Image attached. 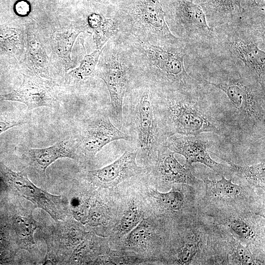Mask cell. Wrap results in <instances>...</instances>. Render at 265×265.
I'll use <instances>...</instances> for the list:
<instances>
[{"mask_svg":"<svg viewBox=\"0 0 265 265\" xmlns=\"http://www.w3.org/2000/svg\"><path fill=\"white\" fill-rule=\"evenodd\" d=\"M10 183L21 195L37 207L47 212L54 220H60L63 214V200L61 196L52 195L36 186L24 174L5 168Z\"/></svg>","mask_w":265,"mask_h":265,"instance_id":"cell-11","label":"cell"},{"mask_svg":"<svg viewBox=\"0 0 265 265\" xmlns=\"http://www.w3.org/2000/svg\"><path fill=\"white\" fill-rule=\"evenodd\" d=\"M96 74L104 81L107 87L112 117L118 124L121 125L124 99L128 88V79L118 56L112 55L109 61Z\"/></svg>","mask_w":265,"mask_h":265,"instance_id":"cell-10","label":"cell"},{"mask_svg":"<svg viewBox=\"0 0 265 265\" xmlns=\"http://www.w3.org/2000/svg\"><path fill=\"white\" fill-rule=\"evenodd\" d=\"M206 194L209 197L222 199H234L241 195L242 189L240 186L232 182V179H226L224 176L219 180H204Z\"/></svg>","mask_w":265,"mask_h":265,"instance_id":"cell-18","label":"cell"},{"mask_svg":"<svg viewBox=\"0 0 265 265\" xmlns=\"http://www.w3.org/2000/svg\"><path fill=\"white\" fill-rule=\"evenodd\" d=\"M103 49L104 47L99 48L91 54L86 55L80 65L69 73L70 80L79 81L93 74Z\"/></svg>","mask_w":265,"mask_h":265,"instance_id":"cell-20","label":"cell"},{"mask_svg":"<svg viewBox=\"0 0 265 265\" xmlns=\"http://www.w3.org/2000/svg\"><path fill=\"white\" fill-rule=\"evenodd\" d=\"M144 49L148 78L154 92L189 94L207 91V85L185 68V58L190 50L183 41L161 46L147 42Z\"/></svg>","mask_w":265,"mask_h":265,"instance_id":"cell-4","label":"cell"},{"mask_svg":"<svg viewBox=\"0 0 265 265\" xmlns=\"http://www.w3.org/2000/svg\"><path fill=\"white\" fill-rule=\"evenodd\" d=\"M89 26L93 29V38L98 48L104 47L109 39L116 32V23L110 19L93 13L88 19Z\"/></svg>","mask_w":265,"mask_h":265,"instance_id":"cell-17","label":"cell"},{"mask_svg":"<svg viewBox=\"0 0 265 265\" xmlns=\"http://www.w3.org/2000/svg\"><path fill=\"white\" fill-rule=\"evenodd\" d=\"M131 139V136L116 128L109 118L99 115L83 127L78 144L86 154L94 156L104 146L112 141Z\"/></svg>","mask_w":265,"mask_h":265,"instance_id":"cell-9","label":"cell"},{"mask_svg":"<svg viewBox=\"0 0 265 265\" xmlns=\"http://www.w3.org/2000/svg\"><path fill=\"white\" fill-rule=\"evenodd\" d=\"M78 142L74 140H63L44 148L29 149L28 151L30 158L44 172L56 159L62 158L76 159Z\"/></svg>","mask_w":265,"mask_h":265,"instance_id":"cell-16","label":"cell"},{"mask_svg":"<svg viewBox=\"0 0 265 265\" xmlns=\"http://www.w3.org/2000/svg\"><path fill=\"white\" fill-rule=\"evenodd\" d=\"M149 227L147 223L142 221L130 232L126 240L129 246H137L143 243L149 235Z\"/></svg>","mask_w":265,"mask_h":265,"instance_id":"cell-26","label":"cell"},{"mask_svg":"<svg viewBox=\"0 0 265 265\" xmlns=\"http://www.w3.org/2000/svg\"><path fill=\"white\" fill-rule=\"evenodd\" d=\"M170 23L177 37L191 50H207L211 47L213 29L207 23L202 7L192 0H178Z\"/></svg>","mask_w":265,"mask_h":265,"instance_id":"cell-5","label":"cell"},{"mask_svg":"<svg viewBox=\"0 0 265 265\" xmlns=\"http://www.w3.org/2000/svg\"><path fill=\"white\" fill-rule=\"evenodd\" d=\"M137 152L126 151L119 159L102 168L89 172L90 175L105 185L116 184L137 174L139 167L135 162Z\"/></svg>","mask_w":265,"mask_h":265,"instance_id":"cell-14","label":"cell"},{"mask_svg":"<svg viewBox=\"0 0 265 265\" xmlns=\"http://www.w3.org/2000/svg\"><path fill=\"white\" fill-rule=\"evenodd\" d=\"M22 124V122H9L0 121V134L12 127Z\"/></svg>","mask_w":265,"mask_h":265,"instance_id":"cell-28","label":"cell"},{"mask_svg":"<svg viewBox=\"0 0 265 265\" xmlns=\"http://www.w3.org/2000/svg\"><path fill=\"white\" fill-rule=\"evenodd\" d=\"M134 12L136 20L161 45L176 44L182 41L170 30L159 0H137Z\"/></svg>","mask_w":265,"mask_h":265,"instance_id":"cell-8","label":"cell"},{"mask_svg":"<svg viewBox=\"0 0 265 265\" xmlns=\"http://www.w3.org/2000/svg\"><path fill=\"white\" fill-rule=\"evenodd\" d=\"M156 158L159 174L164 181L190 185L200 182L192 173L191 168L181 165L165 144L159 149Z\"/></svg>","mask_w":265,"mask_h":265,"instance_id":"cell-13","label":"cell"},{"mask_svg":"<svg viewBox=\"0 0 265 265\" xmlns=\"http://www.w3.org/2000/svg\"><path fill=\"white\" fill-rule=\"evenodd\" d=\"M0 100L23 103L32 109L52 106L55 99L50 88L37 78L25 76L21 86L10 93L0 95Z\"/></svg>","mask_w":265,"mask_h":265,"instance_id":"cell-12","label":"cell"},{"mask_svg":"<svg viewBox=\"0 0 265 265\" xmlns=\"http://www.w3.org/2000/svg\"><path fill=\"white\" fill-rule=\"evenodd\" d=\"M208 25L212 28L241 18V0H201Z\"/></svg>","mask_w":265,"mask_h":265,"instance_id":"cell-15","label":"cell"},{"mask_svg":"<svg viewBox=\"0 0 265 265\" xmlns=\"http://www.w3.org/2000/svg\"><path fill=\"white\" fill-rule=\"evenodd\" d=\"M210 56L216 69L201 81L220 89L228 98L227 117L243 132L265 138V89L238 60Z\"/></svg>","mask_w":265,"mask_h":265,"instance_id":"cell-1","label":"cell"},{"mask_svg":"<svg viewBox=\"0 0 265 265\" xmlns=\"http://www.w3.org/2000/svg\"><path fill=\"white\" fill-rule=\"evenodd\" d=\"M234 254L240 264H256L255 257L248 246H245L240 243H238L234 249Z\"/></svg>","mask_w":265,"mask_h":265,"instance_id":"cell-27","label":"cell"},{"mask_svg":"<svg viewBox=\"0 0 265 265\" xmlns=\"http://www.w3.org/2000/svg\"><path fill=\"white\" fill-rule=\"evenodd\" d=\"M209 53L241 61L265 89V31L241 19L213 27Z\"/></svg>","mask_w":265,"mask_h":265,"instance_id":"cell-3","label":"cell"},{"mask_svg":"<svg viewBox=\"0 0 265 265\" xmlns=\"http://www.w3.org/2000/svg\"><path fill=\"white\" fill-rule=\"evenodd\" d=\"M15 227L22 244L27 246L34 243L33 235L37 226L31 217L18 216L15 221Z\"/></svg>","mask_w":265,"mask_h":265,"instance_id":"cell-21","label":"cell"},{"mask_svg":"<svg viewBox=\"0 0 265 265\" xmlns=\"http://www.w3.org/2000/svg\"><path fill=\"white\" fill-rule=\"evenodd\" d=\"M134 105L137 145L143 154L156 157L158 150L165 144L168 136L159 118L155 92L152 94L149 88H146Z\"/></svg>","mask_w":265,"mask_h":265,"instance_id":"cell-6","label":"cell"},{"mask_svg":"<svg viewBox=\"0 0 265 265\" xmlns=\"http://www.w3.org/2000/svg\"><path fill=\"white\" fill-rule=\"evenodd\" d=\"M140 212L135 206H132L123 215L118 229L121 232H130L140 222Z\"/></svg>","mask_w":265,"mask_h":265,"instance_id":"cell-25","label":"cell"},{"mask_svg":"<svg viewBox=\"0 0 265 265\" xmlns=\"http://www.w3.org/2000/svg\"><path fill=\"white\" fill-rule=\"evenodd\" d=\"M230 172L250 185L265 189V161L250 166H240L228 161Z\"/></svg>","mask_w":265,"mask_h":265,"instance_id":"cell-19","label":"cell"},{"mask_svg":"<svg viewBox=\"0 0 265 265\" xmlns=\"http://www.w3.org/2000/svg\"><path fill=\"white\" fill-rule=\"evenodd\" d=\"M159 118L170 136L213 132L225 135L231 125L223 109L208 97L207 91L196 93H156Z\"/></svg>","mask_w":265,"mask_h":265,"instance_id":"cell-2","label":"cell"},{"mask_svg":"<svg viewBox=\"0 0 265 265\" xmlns=\"http://www.w3.org/2000/svg\"><path fill=\"white\" fill-rule=\"evenodd\" d=\"M227 224L228 227L240 238L244 240H251L254 238V230L251 226L241 218H230Z\"/></svg>","mask_w":265,"mask_h":265,"instance_id":"cell-24","label":"cell"},{"mask_svg":"<svg viewBox=\"0 0 265 265\" xmlns=\"http://www.w3.org/2000/svg\"><path fill=\"white\" fill-rule=\"evenodd\" d=\"M165 145L174 153L185 157L187 167L191 168L192 163H200L221 176L230 171V166L218 163L211 158L209 148L211 144L200 134H173L167 138Z\"/></svg>","mask_w":265,"mask_h":265,"instance_id":"cell-7","label":"cell"},{"mask_svg":"<svg viewBox=\"0 0 265 265\" xmlns=\"http://www.w3.org/2000/svg\"><path fill=\"white\" fill-rule=\"evenodd\" d=\"M198 248L199 241L196 237H192L187 238L178 253V263L182 265L190 264L196 254Z\"/></svg>","mask_w":265,"mask_h":265,"instance_id":"cell-23","label":"cell"},{"mask_svg":"<svg viewBox=\"0 0 265 265\" xmlns=\"http://www.w3.org/2000/svg\"><path fill=\"white\" fill-rule=\"evenodd\" d=\"M157 199L164 208L172 211H179L184 206L183 194L178 191L171 190L166 193L156 192Z\"/></svg>","mask_w":265,"mask_h":265,"instance_id":"cell-22","label":"cell"}]
</instances>
